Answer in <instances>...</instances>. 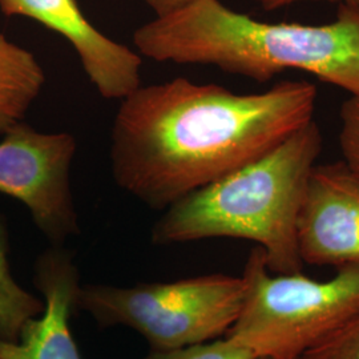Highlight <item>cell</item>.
<instances>
[{"label": "cell", "mask_w": 359, "mask_h": 359, "mask_svg": "<svg viewBox=\"0 0 359 359\" xmlns=\"http://www.w3.org/2000/svg\"><path fill=\"white\" fill-rule=\"evenodd\" d=\"M301 1H310V0H261V6L265 11H276L283 7H289L295 3ZM320 1H332L338 4H348V6H358L359 0H320Z\"/></svg>", "instance_id": "2e32d148"}, {"label": "cell", "mask_w": 359, "mask_h": 359, "mask_svg": "<svg viewBox=\"0 0 359 359\" xmlns=\"http://www.w3.org/2000/svg\"><path fill=\"white\" fill-rule=\"evenodd\" d=\"M297 238L304 264L359 268V176L345 161L311 169Z\"/></svg>", "instance_id": "52a82bcc"}, {"label": "cell", "mask_w": 359, "mask_h": 359, "mask_svg": "<svg viewBox=\"0 0 359 359\" xmlns=\"http://www.w3.org/2000/svg\"><path fill=\"white\" fill-rule=\"evenodd\" d=\"M0 142V193L26 206L52 245L80 231L71 185L77 142L68 132H39L25 121Z\"/></svg>", "instance_id": "8992f818"}, {"label": "cell", "mask_w": 359, "mask_h": 359, "mask_svg": "<svg viewBox=\"0 0 359 359\" xmlns=\"http://www.w3.org/2000/svg\"><path fill=\"white\" fill-rule=\"evenodd\" d=\"M44 84L36 56L0 32V135L25 120Z\"/></svg>", "instance_id": "30bf717a"}, {"label": "cell", "mask_w": 359, "mask_h": 359, "mask_svg": "<svg viewBox=\"0 0 359 359\" xmlns=\"http://www.w3.org/2000/svg\"><path fill=\"white\" fill-rule=\"evenodd\" d=\"M317 96L314 84L292 80L250 95L185 77L140 86L114 118L112 177L142 204L165 210L304 128Z\"/></svg>", "instance_id": "6da1fadb"}, {"label": "cell", "mask_w": 359, "mask_h": 359, "mask_svg": "<svg viewBox=\"0 0 359 359\" xmlns=\"http://www.w3.org/2000/svg\"><path fill=\"white\" fill-rule=\"evenodd\" d=\"M339 145L344 161L359 176V95L351 96L341 108Z\"/></svg>", "instance_id": "5bb4252c"}, {"label": "cell", "mask_w": 359, "mask_h": 359, "mask_svg": "<svg viewBox=\"0 0 359 359\" xmlns=\"http://www.w3.org/2000/svg\"><path fill=\"white\" fill-rule=\"evenodd\" d=\"M137 52L158 63L204 65L266 83L302 71L359 95V7L339 4L332 23H265L219 0H196L133 32Z\"/></svg>", "instance_id": "7a4b0ae2"}, {"label": "cell", "mask_w": 359, "mask_h": 359, "mask_svg": "<svg viewBox=\"0 0 359 359\" xmlns=\"http://www.w3.org/2000/svg\"><path fill=\"white\" fill-rule=\"evenodd\" d=\"M193 1L196 0H145L148 7L156 13V16H163V15L177 11Z\"/></svg>", "instance_id": "9a60e30c"}, {"label": "cell", "mask_w": 359, "mask_h": 359, "mask_svg": "<svg viewBox=\"0 0 359 359\" xmlns=\"http://www.w3.org/2000/svg\"><path fill=\"white\" fill-rule=\"evenodd\" d=\"M35 283L44 310L16 341L0 339V359H83L71 330L80 278L69 252L52 245L39 257Z\"/></svg>", "instance_id": "9c48e42d"}, {"label": "cell", "mask_w": 359, "mask_h": 359, "mask_svg": "<svg viewBox=\"0 0 359 359\" xmlns=\"http://www.w3.org/2000/svg\"><path fill=\"white\" fill-rule=\"evenodd\" d=\"M0 11L32 19L60 34L104 99L123 100L142 86V55L100 32L77 0H0Z\"/></svg>", "instance_id": "ba28073f"}, {"label": "cell", "mask_w": 359, "mask_h": 359, "mask_svg": "<svg viewBox=\"0 0 359 359\" xmlns=\"http://www.w3.org/2000/svg\"><path fill=\"white\" fill-rule=\"evenodd\" d=\"M258 359H266V358H258Z\"/></svg>", "instance_id": "e0dca14e"}, {"label": "cell", "mask_w": 359, "mask_h": 359, "mask_svg": "<svg viewBox=\"0 0 359 359\" xmlns=\"http://www.w3.org/2000/svg\"><path fill=\"white\" fill-rule=\"evenodd\" d=\"M245 297L228 337L258 358L301 359L359 311V268L317 281L271 273L257 246L246 261Z\"/></svg>", "instance_id": "277c9868"}, {"label": "cell", "mask_w": 359, "mask_h": 359, "mask_svg": "<svg viewBox=\"0 0 359 359\" xmlns=\"http://www.w3.org/2000/svg\"><path fill=\"white\" fill-rule=\"evenodd\" d=\"M44 310V301L15 281L8 261V234L0 217V339L16 341L28 322Z\"/></svg>", "instance_id": "8fae6325"}, {"label": "cell", "mask_w": 359, "mask_h": 359, "mask_svg": "<svg viewBox=\"0 0 359 359\" xmlns=\"http://www.w3.org/2000/svg\"><path fill=\"white\" fill-rule=\"evenodd\" d=\"M321 151V129L311 120L269 154L168 206L152 228V243L248 240L264 250L271 273L301 271L298 217Z\"/></svg>", "instance_id": "3957f363"}, {"label": "cell", "mask_w": 359, "mask_h": 359, "mask_svg": "<svg viewBox=\"0 0 359 359\" xmlns=\"http://www.w3.org/2000/svg\"><path fill=\"white\" fill-rule=\"evenodd\" d=\"M301 359H359V311Z\"/></svg>", "instance_id": "4fadbf2b"}, {"label": "cell", "mask_w": 359, "mask_h": 359, "mask_svg": "<svg viewBox=\"0 0 359 359\" xmlns=\"http://www.w3.org/2000/svg\"><path fill=\"white\" fill-rule=\"evenodd\" d=\"M142 359H258L256 354L231 337L173 350H151Z\"/></svg>", "instance_id": "7c38bea8"}, {"label": "cell", "mask_w": 359, "mask_h": 359, "mask_svg": "<svg viewBox=\"0 0 359 359\" xmlns=\"http://www.w3.org/2000/svg\"><path fill=\"white\" fill-rule=\"evenodd\" d=\"M244 297L243 276L215 273L133 286L80 285L76 308L103 327L137 332L151 350H173L226 335Z\"/></svg>", "instance_id": "5b68a950"}]
</instances>
